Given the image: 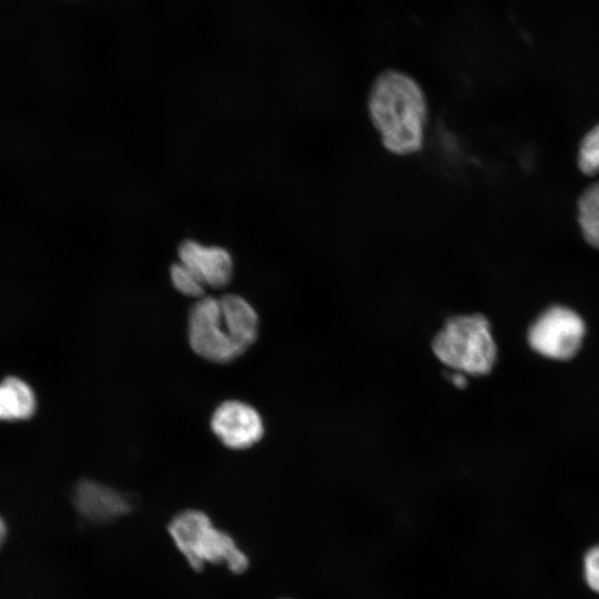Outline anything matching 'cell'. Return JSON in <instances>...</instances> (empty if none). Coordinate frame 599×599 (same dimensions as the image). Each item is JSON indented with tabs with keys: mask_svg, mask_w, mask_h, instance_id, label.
I'll list each match as a JSON object with an SVG mask.
<instances>
[{
	"mask_svg": "<svg viewBox=\"0 0 599 599\" xmlns=\"http://www.w3.org/2000/svg\"><path fill=\"white\" fill-rule=\"evenodd\" d=\"M368 120L382 146L395 156H412L425 145L429 104L422 85L399 70H385L366 99Z\"/></svg>",
	"mask_w": 599,
	"mask_h": 599,
	"instance_id": "cell-1",
	"label": "cell"
},
{
	"mask_svg": "<svg viewBox=\"0 0 599 599\" xmlns=\"http://www.w3.org/2000/svg\"><path fill=\"white\" fill-rule=\"evenodd\" d=\"M260 317L243 296L229 293L204 295L187 314V339L192 351L215 364L241 357L257 339Z\"/></svg>",
	"mask_w": 599,
	"mask_h": 599,
	"instance_id": "cell-2",
	"label": "cell"
},
{
	"mask_svg": "<svg viewBox=\"0 0 599 599\" xmlns=\"http://www.w3.org/2000/svg\"><path fill=\"white\" fill-rule=\"evenodd\" d=\"M435 357L454 373L484 376L497 361V345L489 321L483 314L448 317L432 339Z\"/></svg>",
	"mask_w": 599,
	"mask_h": 599,
	"instance_id": "cell-3",
	"label": "cell"
},
{
	"mask_svg": "<svg viewBox=\"0 0 599 599\" xmlns=\"http://www.w3.org/2000/svg\"><path fill=\"white\" fill-rule=\"evenodd\" d=\"M167 531L176 548L196 571L206 564L225 565L232 572H244L247 556L225 531L217 529L211 518L197 509H186L176 514L167 526Z\"/></svg>",
	"mask_w": 599,
	"mask_h": 599,
	"instance_id": "cell-4",
	"label": "cell"
},
{
	"mask_svg": "<svg viewBox=\"0 0 599 599\" xmlns=\"http://www.w3.org/2000/svg\"><path fill=\"white\" fill-rule=\"evenodd\" d=\"M586 325L573 309L555 305L542 312L528 331V343L539 355L567 361L581 347Z\"/></svg>",
	"mask_w": 599,
	"mask_h": 599,
	"instance_id": "cell-5",
	"label": "cell"
},
{
	"mask_svg": "<svg viewBox=\"0 0 599 599\" xmlns=\"http://www.w3.org/2000/svg\"><path fill=\"white\" fill-rule=\"evenodd\" d=\"M210 427L226 448L234 450L255 446L265 433L260 412L238 399H227L219 404L211 415Z\"/></svg>",
	"mask_w": 599,
	"mask_h": 599,
	"instance_id": "cell-6",
	"label": "cell"
},
{
	"mask_svg": "<svg viewBox=\"0 0 599 599\" xmlns=\"http://www.w3.org/2000/svg\"><path fill=\"white\" fill-rule=\"evenodd\" d=\"M177 256L179 262L185 265L205 287L223 288L233 278V257L223 246L205 245L189 238L179 245Z\"/></svg>",
	"mask_w": 599,
	"mask_h": 599,
	"instance_id": "cell-7",
	"label": "cell"
},
{
	"mask_svg": "<svg viewBox=\"0 0 599 599\" xmlns=\"http://www.w3.org/2000/svg\"><path fill=\"white\" fill-rule=\"evenodd\" d=\"M74 504L84 517L102 522L118 519L131 510V501L126 495L89 479L77 485Z\"/></svg>",
	"mask_w": 599,
	"mask_h": 599,
	"instance_id": "cell-8",
	"label": "cell"
},
{
	"mask_svg": "<svg viewBox=\"0 0 599 599\" xmlns=\"http://www.w3.org/2000/svg\"><path fill=\"white\" fill-rule=\"evenodd\" d=\"M37 398L32 387L17 376L0 382V420H26L33 416Z\"/></svg>",
	"mask_w": 599,
	"mask_h": 599,
	"instance_id": "cell-9",
	"label": "cell"
},
{
	"mask_svg": "<svg viewBox=\"0 0 599 599\" xmlns=\"http://www.w3.org/2000/svg\"><path fill=\"white\" fill-rule=\"evenodd\" d=\"M577 220L583 240L599 250V181L587 186L579 196Z\"/></svg>",
	"mask_w": 599,
	"mask_h": 599,
	"instance_id": "cell-10",
	"label": "cell"
},
{
	"mask_svg": "<svg viewBox=\"0 0 599 599\" xmlns=\"http://www.w3.org/2000/svg\"><path fill=\"white\" fill-rule=\"evenodd\" d=\"M577 165L588 176L599 173V123L582 136L577 153Z\"/></svg>",
	"mask_w": 599,
	"mask_h": 599,
	"instance_id": "cell-11",
	"label": "cell"
},
{
	"mask_svg": "<svg viewBox=\"0 0 599 599\" xmlns=\"http://www.w3.org/2000/svg\"><path fill=\"white\" fill-rule=\"evenodd\" d=\"M169 273L173 287L182 295L194 297L196 300L205 295L206 287L181 262L173 263Z\"/></svg>",
	"mask_w": 599,
	"mask_h": 599,
	"instance_id": "cell-12",
	"label": "cell"
},
{
	"mask_svg": "<svg viewBox=\"0 0 599 599\" xmlns=\"http://www.w3.org/2000/svg\"><path fill=\"white\" fill-rule=\"evenodd\" d=\"M583 575L589 588L599 593V545L590 548L585 555Z\"/></svg>",
	"mask_w": 599,
	"mask_h": 599,
	"instance_id": "cell-13",
	"label": "cell"
}]
</instances>
